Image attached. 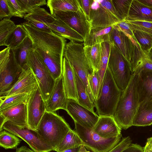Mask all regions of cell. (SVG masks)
Returning <instances> with one entry per match:
<instances>
[{"instance_id":"6da1fadb","label":"cell","mask_w":152,"mask_h":152,"mask_svg":"<svg viewBox=\"0 0 152 152\" xmlns=\"http://www.w3.org/2000/svg\"><path fill=\"white\" fill-rule=\"evenodd\" d=\"M21 24L32 41L33 49L56 80L62 75L66 39L53 32L39 30L28 21Z\"/></svg>"},{"instance_id":"7a4b0ae2","label":"cell","mask_w":152,"mask_h":152,"mask_svg":"<svg viewBox=\"0 0 152 152\" xmlns=\"http://www.w3.org/2000/svg\"><path fill=\"white\" fill-rule=\"evenodd\" d=\"M138 77V74H133L128 86L121 92L113 115L121 129L126 130L132 126L133 120L139 104L137 89Z\"/></svg>"},{"instance_id":"3957f363","label":"cell","mask_w":152,"mask_h":152,"mask_svg":"<svg viewBox=\"0 0 152 152\" xmlns=\"http://www.w3.org/2000/svg\"><path fill=\"white\" fill-rule=\"evenodd\" d=\"M71 129L61 116L55 112L46 111L35 131L54 151Z\"/></svg>"},{"instance_id":"277c9868","label":"cell","mask_w":152,"mask_h":152,"mask_svg":"<svg viewBox=\"0 0 152 152\" xmlns=\"http://www.w3.org/2000/svg\"><path fill=\"white\" fill-rule=\"evenodd\" d=\"M83 43L71 41L66 43L64 57L69 62L78 77L85 86L90 99L94 104L95 100L88 82L89 77L94 72L84 53Z\"/></svg>"},{"instance_id":"5b68a950","label":"cell","mask_w":152,"mask_h":152,"mask_svg":"<svg viewBox=\"0 0 152 152\" xmlns=\"http://www.w3.org/2000/svg\"><path fill=\"white\" fill-rule=\"evenodd\" d=\"M121 92L115 83L107 66L100 92L95 103L99 116L113 115Z\"/></svg>"},{"instance_id":"8992f818","label":"cell","mask_w":152,"mask_h":152,"mask_svg":"<svg viewBox=\"0 0 152 152\" xmlns=\"http://www.w3.org/2000/svg\"><path fill=\"white\" fill-rule=\"evenodd\" d=\"M22 69L17 62L13 49L7 47L0 51V96L12 88L19 78Z\"/></svg>"},{"instance_id":"52a82bcc","label":"cell","mask_w":152,"mask_h":152,"mask_svg":"<svg viewBox=\"0 0 152 152\" xmlns=\"http://www.w3.org/2000/svg\"><path fill=\"white\" fill-rule=\"evenodd\" d=\"M108 67L117 86L122 91L128 86L133 75L131 65L112 42Z\"/></svg>"},{"instance_id":"ba28073f","label":"cell","mask_w":152,"mask_h":152,"mask_svg":"<svg viewBox=\"0 0 152 152\" xmlns=\"http://www.w3.org/2000/svg\"><path fill=\"white\" fill-rule=\"evenodd\" d=\"M27 63L36 78L42 97L45 103L52 92L56 80L33 48L31 49L28 53Z\"/></svg>"},{"instance_id":"9c48e42d","label":"cell","mask_w":152,"mask_h":152,"mask_svg":"<svg viewBox=\"0 0 152 152\" xmlns=\"http://www.w3.org/2000/svg\"><path fill=\"white\" fill-rule=\"evenodd\" d=\"M121 20L112 0H93L89 20L91 27L109 26Z\"/></svg>"},{"instance_id":"30bf717a","label":"cell","mask_w":152,"mask_h":152,"mask_svg":"<svg viewBox=\"0 0 152 152\" xmlns=\"http://www.w3.org/2000/svg\"><path fill=\"white\" fill-rule=\"evenodd\" d=\"M74 123L75 131L83 142V145L92 152H108L121 140L122 135L112 138H103L92 129Z\"/></svg>"},{"instance_id":"8fae6325","label":"cell","mask_w":152,"mask_h":152,"mask_svg":"<svg viewBox=\"0 0 152 152\" xmlns=\"http://www.w3.org/2000/svg\"><path fill=\"white\" fill-rule=\"evenodd\" d=\"M3 130L8 131L21 138L35 152H50L54 151L51 146L40 137L36 131L27 127L19 126L7 121L3 125L1 131Z\"/></svg>"},{"instance_id":"7c38bea8","label":"cell","mask_w":152,"mask_h":152,"mask_svg":"<svg viewBox=\"0 0 152 152\" xmlns=\"http://www.w3.org/2000/svg\"><path fill=\"white\" fill-rule=\"evenodd\" d=\"M110 42L114 43L130 63L132 69L138 54L140 50L135 39L113 25L110 35Z\"/></svg>"},{"instance_id":"4fadbf2b","label":"cell","mask_w":152,"mask_h":152,"mask_svg":"<svg viewBox=\"0 0 152 152\" xmlns=\"http://www.w3.org/2000/svg\"><path fill=\"white\" fill-rule=\"evenodd\" d=\"M53 16L75 31L83 37L84 41L91 28L89 21L80 7L76 12L58 11Z\"/></svg>"},{"instance_id":"5bb4252c","label":"cell","mask_w":152,"mask_h":152,"mask_svg":"<svg viewBox=\"0 0 152 152\" xmlns=\"http://www.w3.org/2000/svg\"><path fill=\"white\" fill-rule=\"evenodd\" d=\"M74 122L85 127L92 129L99 116L72 99H68L66 110Z\"/></svg>"},{"instance_id":"9a60e30c","label":"cell","mask_w":152,"mask_h":152,"mask_svg":"<svg viewBox=\"0 0 152 152\" xmlns=\"http://www.w3.org/2000/svg\"><path fill=\"white\" fill-rule=\"evenodd\" d=\"M27 127L36 131L46 111L45 103L39 87L30 95L27 102Z\"/></svg>"},{"instance_id":"2e32d148","label":"cell","mask_w":152,"mask_h":152,"mask_svg":"<svg viewBox=\"0 0 152 152\" xmlns=\"http://www.w3.org/2000/svg\"><path fill=\"white\" fill-rule=\"evenodd\" d=\"M38 87L35 76L27 65L23 68L19 78L12 88L0 97H6L23 93L31 94Z\"/></svg>"},{"instance_id":"e0dca14e","label":"cell","mask_w":152,"mask_h":152,"mask_svg":"<svg viewBox=\"0 0 152 152\" xmlns=\"http://www.w3.org/2000/svg\"><path fill=\"white\" fill-rule=\"evenodd\" d=\"M67 100L61 75L56 80L52 92L45 102L46 111L55 112L59 109L66 110Z\"/></svg>"},{"instance_id":"ac0fdd59","label":"cell","mask_w":152,"mask_h":152,"mask_svg":"<svg viewBox=\"0 0 152 152\" xmlns=\"http://www.w3.org/2000/svg\"><path fill=\"white\" fill-rule=\"evenodd\" d=\"M95 133L104 138L121 136V129L113 116H100L92 129Z\"/></svg>"},{"instance_id":"d6986e66","label":"cell","mask_w":152,"mask_h":152,"mask_svg":"<svg viewBox=\"0 0 152 152\" xmlns=\"http://www.w3.org/2000/svg\"><path fill=\"white\" fill-rule=\"evenodd\" d=\"M62 76L67 99H72L78 102V97L75 71L68 61L64 57Z\"/></svg>"},{"instance_id":"ffe728a7","label":"cell","mask_w":152,"mask_h":152,"mask_svg":"<svg viewBox=\"0 0 152 152\" xmlns=\"http://www.w3.org/2000/svg\"><path fill=\"white\" fill-rule=\"evenodd\" d=\"M24 18L26 21L39 30L53 32L45 24L51 23L56 19L44 8L39 7L35 9L32 12L27 14Z\"/></svg>"},{"instance_id":"44dd1931","label":"cell","mask_w":152,"mask_h":152,"mask_svg":"<svg viewBox=\"0 0 152 152\" xmlns=\"http://www.w3.org/2000/svg\"><path fill=\"white\" fill-rule=\"evenodd\" d=\"M138 75L137 89L139 103L152 101V71L142 70Z\"/></svg>"},{"instance_id":"7402d4cb","label":"cell","mask_w":152,"mask_h":152,"mask_svg":"<svg viewBox=\"0 0 152 152\" xmlns=\"http://www.w3.org/2000/svg\"><path fill=\"white\" fill-rule=\"evenodd\" d=\"M7 121L18 126L27 127V102L23 103L0 112Z\"/></svg>"},{"instance_id":"603a6c76","label":"cell","mask_w":152,"mask_h":152,"mask_svg":"<svg viewBox=\"0 0 152 152\" xmlns=\"http://www.w3.org/2000/svg\"><path fill=\"white\" fill-rule=\"evenodd\" d=\"M55 34L76 42H83L84 39L78 33L63 21L57 19L51 23H46Z\"/></svg>"},{"instance_id":"cb8c5ba5","label":"cell","mask_w":152,"mask_h":152,"mask_svg":"<svg viewBox=\"0 0 152 152\" xmlns=\"http://www.w3.org/2000/svg\"><path fill=\"white\" fill-rule=\"evenodd\" d=\"M126 20L152 22V7L132 0Z\"/></svg>"},{"instance_id":"d4e9b609","label":"cell","mask_w":152,"mask_h":152,"mask_svg":"<svg viewBox=\"0 0 152 152\" xmlns=\"http://www.w3.org/2000/svg\"><path fill=\"white\" fill-rule=\"evenodd\" d=\"M152 124V101L139 104L134 118L132 126H145Z\"/></svg>"},{"instance_id":"484cf974","label":"cell","mask_w":152,"mask_h":152,"mask_svg":"<svg viewBox=\"0 0 152 152\" xmlns=\"http://www.w3.org/2000/svg\"><path fill=\"white\" fill-rule=\"evenodd\" d=\"M113 27V25L105 27H91L83 42L84 46L110 42V35Z\"/></svg>"},{"instance_id":"4316f807","label":"cell","mask_w":152,"mask_h":152,"mask_svg":"<svg viewBox=\"0 0 152 152\" xmlns=\"http://www.w3.org/2000/svg\"><path fill=\"white\" fill-rule=\"evenodd\" d=\"M47 5L53 16L58 11H77L80 8L78 0H48Z\"/></svg>"},{"instance_id":"83f0119b","label":"cell","mask_w":152,"mask_h":152,"mask_svg":"<svg viewBox=\"0 0 152 152\" xmlns=\"http://www.w3.org/2000/svg\"><path fill=\"white\" fill-rule=\"evenodd\" d=\"M84 53L94 72L99 69L102 53L101 43L84 46Z\"/></svg>"},{"instance_id":"f1b7e54d","label":"cell","mask_w":152,"mask_h":152,"mask_svg":"<svg viewBox=\"0 0 152 152\" xmlns=\"http://www.w3.org/2000/svg\"><path fill=\"white\" fill-rule=\"evenodd\" d=\"M33 48L32 41L28 35L17 48L13 49L17 62L22 68L27 65V55L30 50Z\"/></svg>"},{"instance_id":"f546056e","label":"cell","mask_w":152,"mask_h":152,"mask_svg":"<svg viewBox=\"0 0 152 152\" xmlns=\"http://www.w3.org/2000/svg\"><path fill=\"white\" fill-rule=\"evenodd\" d=\"M82 145H83V144L81 140L75 130L71 129L54 151L57 152H62Z\"/></svg>"},{"instance_id":"4dcf8cb0","label":"cell","mask_w":152,"mask_h":152,"mask_svg":"<svg viewBox=\"0 0 152 152\" xmlns=\"http://www.w3.org/2000/svg\"><path fill=\"white\" fill-rule=\"evenodd\" d=\"M28 35L27 32L21 24L17 25L13 32L5 42V46L15 49L17 48Z\"/></svg>"},{"instance_id":"1f68e13d","label":"cell","mask_w":152,"mask_h":152,"mask_svg":"<svg viewBox=\"0 0 152 152\" xmlns=\"http://www.w3.org/2000/svg\"><path fill=\"white\" fill-rule=\"evenodd\" d=\"M30 95L23 93L6 97H0V112L19 104L26 103Z\"/></svg>"},{"instance_id":"d6a6232c","label":"cell","mask_w":152,"mask_h":152,"mask_svg":"<svg viewBox=\"0 0 152 152\" xmlns=\"http://www.w3.org/2000/svg\"><path fill=\"white\" fill-rule=\"evenodd\" d=\"M77 83L78 102L80 104L94 112V104L91 100L86 88L75 72Z\"/></svg>"},{"instance_id":"836d02e7","label":"cell","mask_w":152,"mask_h":152,"mask_svg":"<svg viewBox=\"0 0 152 152\" xmlns=\"http://www.w3.org/2000/svg\"><path fill=\"white\" fill-rule=\"evenodd\" d=\"M111 45V42L110 41L104 42L101 43V58L99 69L98 71L100 82V91L103 79L108 66Z\"/></svg>"},{"instance_id":"e575fe53","label":"cell","mask_w":152,"mask_h":152,"mask_svg":"<svg viewBox=\"0 0 152 152\" xmlns=\"http://www.w3.org/2000/svg\"><path fill=\"white\" fill-rule=\"evenodd\" d=\"M11 18H4L0 21V46H5L6 40L17 26L10 19Z\"/></svg>"},{"instance_id":"d590c367","label":"cell","mask_w":152,"mask_h":152,"mask_svg":"<svg viewBox=\"0 0 152 152\" xmlns=\"http://www.w3.org/2000/svg\"><path fill=\"white\" fill-rule=\"evenodd\" d=\"M21 140L13 134L3 130L0 133V146L6 149L17 148Z\"/></svg>"},{"instance_id":"8d00e7d4","label":"cell","mask_w":152,"mask_h":152,"mask_svg":"<svg viewBox=\"0 0 152 152\" xmlns=\"http://www.w3.org/2000/svg\"><path fill=\"white\" fill-rule=\"evenodd\" d=\"M132 31L141 50L144 53H148L152 48V35L137 30Z\"/></svg>"},{"instance_id":"74e56055","label":"cell","mask_w":152,"mask_h":152,"mask_svg":"<svg viewBox=\"0 0 152 152\" xmlns=\"http://www.w3.org/2000/svg\"><path fill=\"white\" fill-rule=\"evenodd\" d=\"M113 4L122 20H125L132 0H112Z\"/></svg>"},{"instance_id":"f35d334b","label":"cell","mask_w":152,"mask_h":152,"mask_svg":"<svg viewBox=\"0 0 152 152\" xmlns=\"http://www.w3.org/2000/svg\"><path fill=\"white\" fill-rule=\"evenodd\" d=\"M18 1L26 14L32 12L36 8L47 4L45 0H18Z\"/></svg>"},{"instance_id":"ab89813d","label":"cell","mask_w":152,"mask_h":152,"mask_svg":"<svg viewBox=\"0 0 152 152\" xmlns=\"http://www.w3.org/2000/svg\"><path fill=\"white\" fill-rule=\"evenodd\" d=\"M88 80L95 101L98 97L100 90V79L98 72H94L92 75L89 77Z\"/></svg>"},{"instance_id":"60d3db41","label":"cell","mask_w":152,"mask_h":152,"mask_svg":"<svg viewBox=\"0 0 152 152\" xmlns=\"http://www.w3.org/2000/svg\"><path fill=\"white\" fill-rule=\"evenodd\" d=\"M126 21L132 30H137L152 35V22Z\"/></svg>"},{"instance_id":"b9f144b4","label":"cell","mask_w":152,"mask_h":152,"mask_svg":"<svg viewBox=\"0 0 152 152\" xmlns=\"http://www.w3.org/2000/svg\"><path fill=\"white\" fill-rule=\"evenodd\" d=\"M142 70L152 71V59L144 52L137 64L133 74H138Z\"/></svg>"},{"instance_id":"7bdbcfd3","label":"cell","mask_w":152,"mask_h":152,"mask_svg":"<svg viewBox=\"0 0 152 152\" xmlns=\"http://www.w3.org/2000/svg\"><path fill=\"white\" fill-rule=\"evenodd\" d=\"M11 14L12 16L24 18L26 14L22 9L18 0H7Z\"/></svg>"},{"instance_id":"ee69618b","label":"cell","mask_w":152,"mask_h":152,"mask_svg":"<svg viewBox=\"0 0 152 152\" xmlns=\"http://www.w3.org/2000/svg\"><path fill=\"white\" fill-rule=\"evenodd\" d=\"M132 141L129 136L122 138L118 144L108 152H122L130 145Z\"/></svg>"},{"instance_id":"f6af8a7d","label":"cell","mask_w":152,"mask_h":152,"mask_svg":"<svg viewBox=\"0 0 152 152\" xmlns=\"http://www.w3.org/2000/svg\"><path fill=\"white\" fill-rule=\"evenodd\" d=\"M113 25L116 26L125 34L135 39L133 31L126 20H124L119 21Z\"/></svg>"},{"instance_id":"bcb514c9","label":"cell","mask_w":152,"mask_h":152,"mask_svg":"<svg viewBox=\"0 0 152 152\" xmlns=\"http://www.w3.org/2000/svg\"><path fill=\"white\" fill-rule=\"evenodd\" d=\"M11 14L7 0H0V19L1 20L4 18H12Z\"/></svg>"},{"instance_id":"7dc6e473","label":"cell","mask_w":152,"mask_h":152,"mask_svg":"<svg viewBox=\"0 0 152 152\" xmlns=\"http://www.w3.org/2000/svg\"><path fill=\"white\" fill-rule=\"evenodd\" d=\"M93 0H78L80 7L89 21L91 7Z\"/></svg>"},{"instance_id":"c3c4849f","label":"cell","mask_w":152,"mask_h":152,"mask_svg":"<svg viewBox=\"0 0 152 152\" xmlns=\"http://www.w3.org/2000/svg\"><path fill=\"white\" fill-rule=\"evenodd\" d=\"M144 147L137 144H131L122 152H143Z\"/></svg>"},{"instance_id":"681fc988","label":"cell","mask_w":152,"mask_h":152,"mask_svg":"<svg viewBox=\"0 0 152 152\" xmlns=\"http://www.w3.org/2000/svg\"><path fill=\"white\" fill-rule=\"evenodd\" d=\"M143 152H152V137L147 139L145 145L144 147Z\"/></svg>"},{"instance_id":"f907efd6","label":"cell","mask_w":152,"mask_h":152,"mask_svg":"<svg viewBox=\"0 0 152 152\" xmlns=\"http://www.w3.org/2000/svg\"><path fill=\"white\" fill-rule=\"evenodd\" d=\"M15 152H35L26 146H23L16 149Z\"/></svg>"},{"instance_id":"816d5d0a","label":"cell","mask_w":152,"mask_h":152,"mask_svg":"<svg viewBox=\"0 0 152 152\" xmlns=\"http://www.w3.org/2000/svg\"><path fill=\"white\" fill-rule=\"evenodd\" d=\"M145 5L152 7V0H137Z\"/></svg>"},{"instance_id":"f5cc1de1","label":"cell","mask_w":152,"mask_h":152,"mask_svg":"<svg viewBox=\"0 0 152 152\" xmlns=\"http://www.w3.org/2000/svg\"><path fill=\"white\" fill-rule=\"evenodd\" d=\"M0 131H1V130L2 127L4 124V123L6 122L7 121V120L6 119L4 118L3 116L1 115H0Z\"/></svg>"},{"instance_id":"db71d44e","label":"cell","mask_w":152,"mask_h":152,"mask_svg":"<svg viewBox=\"0 0 152 152\" xmlns=\"http://www.w3.org/2000/svg\"><path fill=\"white\" fill-rule=\"evenodd\" d=\"M80 146L77 148L67 149L62 152H79Z\"/></svg>"},{"instance_id":"11a10c76","label":"cell","mask_w":152,"mask_h":152,"mask_svg":"<svg viewBox=\"0 0 152 152\" xmlns=\"http://www.w3.org/2000/svg\"><path fill=\"white\" fill-rule=\"evenodd\" d=\"M85 146L83 145L80 146L79 152H87Z\"/></svg>"},{"instance_id":"9f6ffc18","label":"cell","mask_w":152,"mask_h":152,"mask_svg":"<svg viewBox=\"0 0 152 152\" xmlns=\"http://www.w3.org/2000/svg\"><path fill=\"white\" fill-rule=\"evenodd\" d=\"M145 53L149 58L152 59V48L148 53Z\"/></svg>"},{"instance_id":"6f0895ef","label":"cell","mask_w":152,"mask_h":152,"mask_svg":"<svg viewBox=\"0 0 152 152\" xmlns=\"http://www.w3.org/2000/svg\"><path fill=\"white\" fill-rule=\"evenodd\" d=\"M87 152H91L90 151H87Z\"/></svg>"},{"instance_id":"680465c9","label":"cell","mask_w":152,"mask_h":152,"mask_svg":"<svg viewBox=\"0 0 152 152\" xmlns=\"http://www.w3.org/2000/svg\"><path fill=\"white\" fill-rule=\"evenodd\" d=\"M140 53H141V51H140ZM137 58H138V57H137ZM136 61H137V60H136ZM135 63H136V62H135Z\"/></svg>"}]
</instances>
